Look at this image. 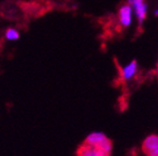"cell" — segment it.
Returning <instances> with one entry per match:
<instances>
[{
	"label": "cell",
	"instance_id": "obj_7",
	"mask_svg": "<svg viewBox=\"0 0 158 156\" xmlns=\"http://www.w3.org/2000/svg\"><path fill=\"white\" fill-rule=\"evenodd\" d=\"M6 38L9 40H16L19 38V33L14 28H8L6 30Z\"/></svg>",
	"mask_w": 158,
	"mask_h": 156
},
{
	"label": "cell",
	"instance_id": "obj_8",
	"mask_svg": "<svg viewBox=\"0 0 158 156\" xmlns=\"http://www.w3.org/2000/svg\"><path fill=\"white\" fill-rule=\"evenodd\" d=\"M155 72H156V77L158 78V58H157V64H156V69H155Z\"/></svg>",
	"mask_w": 158,
	"mask_h": 156
},
{
	"label": "cell",
	"instance_id": "obj_3",
	"mask_svg": "<svg viewBox=\"0 0 158 156\" xmlns=\"http://www.w3.org/2000/svg\"><path fill=\"white\" fill-rule=\"evenodd\" d=\"M138 74H139V64L137 60H130L126 63L125 65H122L119 69V77L122 83H131L137 78Z\"/></svg>",
	"mask_w": 158,
	"mask_h": 156
},
{
	"label": "cell",
	"instance_id": "obj_2",
	"mask_svg": "<svg viewBox=\"0 0 158 156\" xmlns=\"http://www.w3.org/2000/svg\"><path fill=\"white\" fill-rule=\"evenodd\" d=\"M84 142L90 145H93V146L101 147V148H103L106 152H108L110 154L112 152V142L110 141L108 136L102 132H93L91 134H89L84 139Z\"/></svg>",
	"mask_w": 158,
	"mask_h": 156
},
{
	"label": "cell",
	"instance_id": "obj_6",
	"mask_svg": "<svg viewBox=\"0 0 158 156\" xmlns=\"http://www.w3.org/2000/svg\"><path fill=\"white\" fill-rule=\"evenodd\" d=\"M141 150L147 156L158 155V134H150L143 141Z\"/></svg>",
	"mask_w": 158,
	"mask_h": 156
},
{
	"label": "cell",
	"instance_id": "obj_9",
	"mask_svg": "<svg viewBox=\"0 0 158 156\" xmlns=\"http://www.w3.org/2000/svg\"><path fill=\"white\" fill-rule=\"evenodd\" d=\"M154 16H156V17H158V8H156V9L154 10Z\"/></svg>",
	"mask_w": 158,
	"mask_h": 156
},
{
	"label": "cell",
	"instance_id": "obj_10",
	"mask_svg": "<svg viewBox=\"0 0 158 156\" xmlns=\"http://www.w3.org/2000/svg\"><path fill=\"white\" fill-rule=\"evenodd\" d=\"M148 156H158V155H148Z\"/></svg>",
	"mask_w": 158,
	"mask_h": 156
},
{
	"label": "cell",
	"instance_id": "obj_1",
	"mask_svg": "<svg viewBox=\"0 0 158 156\" xmlns=\"http://www.w3.org/2000/svg\"><path fill=\"white\" fill-rule=\"evenodd\" d=\"M136 20L134 10L127 2L119 7L118 12H117V24L121 29H128L130 28Z\"/></svg>",
	"mask_w": 158,
	"mask_h": 156
},
{
	"label": "cell",
	"instance_id": "obj_4",
	"mask_svg": "<svg viewBox=\"0 0 158 156\" xmlns=\"http://www.w3.org/2000/svg\"><path fill=\"white\" fill-rule=\"evenodd\" d=\"M127 3L132 8L136 20L143 25L148 17V3L146 0H127Z\"/></svg>",
	"mask_w": 158,
	"mask_h": 156
},
{
	"label": "cell",
	"instance_id": "obj_5",
	"mask_svg": "<svg viewBox=\"0 0 158 156\" xmlns=\"http://www.w3.org/2000/svg\"><path fill=\"white\" fill-rule=\"evenodd\" d=\"M111 154L106 152L103 148L98 146H93L88 143H83L80 145L76 150V156H110Z\"/></svg>",
	"mask_w": 158,
	"mask_h": 156
}]
</instances>
